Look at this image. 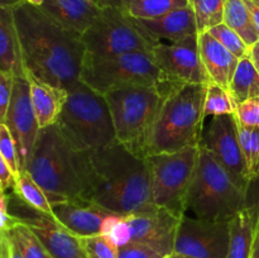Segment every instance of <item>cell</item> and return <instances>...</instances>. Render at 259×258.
I'll list each match as a JSON object with an SVG mask.
<instances>
[{
	"mask_svg": "<svg viewBox=\"0 0 259 258\" xmlns=\"http://www.w3.org/2000/svg\"><path fill=\"white\" fill-rule=\"evenodd\" d=\"M124 219L131 227L133 242L149 245L164 255L174 252L181 218L166 207L148 202L136 211L125 215Z\"/></svg>",
	"mask_w": 259,
	"mask_h": 258,
	"instance_id": "9a60e30c",
	"label": "cell"
},
{
	"mask_svg": "<svg viewBox=\"0 0 259 258\" xmlns=\"http://www.w3.org/2000/svg\"><path fill=\"white\" fill-rule=\"evenodd\" d=\"M245 4H247L248 10L250 13V17H252V22L254 24L255 29H257L259 34V4L255 3L254 0H244Z\"/></svg>",
	"mask_w": 259,
	"mask_h": 258,
	"instance_id": "ab89813d",
	"label": "cell"
},
{
	"mask_svg": "<svg viewBox=\"0 0 259 258\" xmlns=\"http://www.w3.org/2000/svg\"><path fill=\"white\" fill-rule=\"evenodd\" d=\"M200 146L207 149L220 166L229 174L233 181L248 192L252 177L243 153L234 114L205 118Z\"/></svg>",
	"mask_w": 259,
	"mask_h": 258,
	"instance_id": "8fae6325",
	"label": "cell"
},
{
	"mask_svg": "<svg viewBox=\"0 0 259 258\" xmlns=\"http://www.w3.org/2000/svg\"><path fill=\"white\" fill-rule=\"evenodd\" d=\"M91 2H94V3H96V4L99 5V0H91Z\"/></svg>",
	"mask_w": 259,
	"mask_h": 258,
	"instance_id": "681fc988",
	"label": "cell"
},
{
	"mask_svg": "<svg viewBox=\"0 0 259 258\" xmlns=\"http://www.w3.org/2000/svg\"><path fill=\"white\" fill-rule=\"evenodd\" d=\"M27 80L29 82L33 110L37 116L39 128H47L57 124L67 99V90L45 82L29 72H27Z\"/></svg>",
	"mask_w": 259,
	"mask_h": 258,
	"instance_id": "44dd1931",
	"label": "cell"
},
{
	"mask_svg": "<svg viewBox=\"0 0 259 258\" xmlns=\"http://www.w3.org/2000/svg\"><path fill=\"white\" fill-rule=\"evenodd\" d=\"M254 2H255V3H258V4H259V0H254Z\"/></svg>",
	"mask_w": 259,
	"mask_h": 258,
	"instance_id": "f907efd6",
	"label": "cell"
},
{
	"mask_svg": "<svg viewBox=\"0 0 259 258\" xmlns=\"http://www.w3.org/2000/svg\"><path fill=\"white\" fill-rule=\"evenodd\" d=\"M229 93L237 105L259 95V71L248 53L238 62L234 76L230 81Z\"/></svg>",
	"mask_w": 259,
	"mask_h": 258,
	"instance_id": "cb8c5ba5",
	"label": "cell"
},
{
	"mask_svg": "<svg viewBox=\"0 0 259 258\" xmlns=\"http://www.w3.org/2000/svg\"><path fill=\"white\" fill-rule=\"evenodd\" d=\"M57 125L77 151H96L118 142L105 96L81 80L67 89Z\"/></svg>",
	"mask_w": 259,
	"mask_h": 258,
	"instance_id": "5b68a950",
	"label": "cell"
},
{
	"mask_svg": "<svg viewBox=\"0 0 259 258\" xmlns=\"http://www.w3.org/2000/svg\"><path fill=\"white\" fill-rule=\"evenodd\" d=\"M237 104L233 100L229 90L210 81L206 86L204 103V116L234 114Z\"/></svg>",
	"mask_w": 259,
	"mask_h": 258,
	"instance_id": "f546056e",
	"label": "cell"
},
{
	"mask_svg": "<svg viewBox=\"0 0 259 258\" xmlns=\"http://www.w3.org/2000/svg\"><path fill=\"white\" fill-rule=\"evenodd\" d=\"M24 0H0V7L3 8H14Z\"/></svg>",
	"mask_w": 259,
	"mask_h": 258,
	"instance_id": "bcb514c9",
	"label": "cell"
},
{
	"mask_svg": "<svg viewBox=\"0 0 259 258\" xmlns=\"http://www.w3.org/2000/svg\"><path fill=\"white\" fill-rule=\"evenodd\" d=\"M9 234L17 242L23 258H52L37 235L23 223L15 220L13 227L10 228Z\"/></svg>",
	"mask_w": 259,
	"mask_h": 258,
	"instance_id": "f1b7e54d",
	"label": "cell"
},
{
	"mask_svg": "<svg viewBox=\"0 0 259 258\" xmlns=\"http://www.w3.org/2000/svg\"><path fill=\"white\" fill-rule=\"evenodd\" d=\"M116 141L144 158V144L162 101L161 86H136L106 94Z\"/></svg>",
	"mask_w": 259,
	"mask_h": 258,
	"instance_id": "ba28073f",
	"label": "cell"
},
{
	"mask_svg": "<svg viewBox=\"0 0 259 258\" xmlns=\"http://www.w3.org/2000/svg\"><path fill=\"white\" fill-rule=\"evenodd\" d=\"M229 222H207L184 215L174 252L194 258H227Z\"/></svg>",
	"mask_w": 259,
	"mask_h": 258,
	"instance_id": "5bb4252c",
	"label": "cell"
},
{
	"mask_svg": "<svg viewBox=\"0 0 259 258\" xmlns=\"http://www.w3.org/2000/svg\"><path fill=\"white\" fill-rule=\"evenodd\" d=\"M80 242L88 258H118V247L104 235L83 237Z\"/></svg>",
	"mask_w": 259,
	"mask_h": 258,
	"instance_id": "836d02e7",
	"label": "cell"
},
{
	"mask_svg": "<svg viewBox=\"0 0 259 258\" xmlns=\"http://www.w3.org/2000/svg\"><path fill=\"white\" fill-rule=\"evenodd\" d=\"M207 32L212 37L217 38L227 50H229L239 60L242 57H244L248 53V51H249V47L245 45V42L240 38V35L235 30H233L232 28L228 27L227 24H224V23H220V24L210 28Z\"/></svg>",
	"mask_w": 259,
	"mask_h": 258,
	"instance_id": "d6a6232c",
	"label": "cell"
},
{
	"mask_svg": "<svg viewBox=\"0 0 259 258\" xmlns=\"http://www.w3.org/2000/svg\"><path fill=\"white\" fill-rule=\"evenodd\" d=\"M15 182H17V179H15L14 174L0 153V186L5 192L13 191L15 187Z\"/></svg>",
	"mask_w": 259,
	"mask_h": 258,
	"instance_id": "f35d334b",
	"label": "cell"
},
{
	"mask_svg": "<svg viewBox=\"0 0 259 258\" xmlns=\"http://www.w3.org/2000/svg\"><path fill=\"white\" fill-rule=\"evenodd\" d=\"M248 55H249L250 60L254 63L255 68L259 71V39L254 45H252L249 47V51H248Z\"/></svg>",
	"mask_w": 259,
	"mask_h": 258,
	"instance_id": "ee69618b",
	"label": "cell"
},
{
	"mask_svg": "<svg viewBox=\"0 0 259 258\" xmlns=\"http://www.w3.org/2000/svg\"><path fill=\"white\" fill-rule=\"evenodd\" d=\"M259 204L247 205L229 222L227 258H249L257 228Z\"/></svg>",
	"mask_w": 259,
	"mask_h": 258,
	"instance_id": "603a6c76",
	"label": "cell"
},
{
	"mask_svg": "<svg viewBox=\"0 0 259 258\" xmlns=\"http://www.w3.org/2000/svg\"><path fill=\"white\" fill-rule=\"evenodd\" d=\"M167 81L207 85L210 78L201 62L199 34L171 43H158L151 51Z\"/></svg>",
	"mask_w": 259,
	"mask_h": 258,
	"instance_id": "4fadbf2b",
	"label": "cell"
},
{
	"mask_svg": "<svg viewBox=\"0 0 259 258\" xmlns=\"http://www.w3.org/2000/svg\"><path fill=\"white\" fill-rule=\"evenodd\" d=\"M8 249H9V234L0 230V258L8 257Z\"/></svg>",
	"mask_w": 259,
	"mask_h": 258,
	"instance_id": "7bdbcfd3",
	"label": "cell"
},
{
	"mask_svg": "<svg viewBox=\"0 0 259 258\" xmlns=\"http://www.w3.org/2000/svg\"><path fill=\"white\" fill-rule=\"evenodd\" d=\"M0 70L27 78L13 8L0 7Z\"/></svg>",
	"mask_w": 259,
	"mask_h": 258,
	"instance_id": "7402d4cb",
	"label": "cell"
},
{
	"mask_svg": "<svg viewBox=\"0 0 259 258\" xmlns=\"http://www.w3.org/2000/svg\"><path fill=\"white\" fill-rule=\"evenodd\" d=\"M249 258H259V214H258L257 228H255L254 242H253L252 252H250V257Z\"/></svg>",
	"mask_w": 259,
	"mask_h": 258,
	"instance_id": "f6af8a7d",
	"label": "cell"
},
{
	"mask_svg": "<svg viewBox=\"0 0 259 258\" xmlns=\"http://www.w3.org/2000/svg\"><path fill=\"white\" fill-rule=\"evenodd\" d=\"M206 86L175 81L162 83V101L147 136L144 158L199 146Z\"/></svg>",
	"mask_w": 259,
	"mask_h": 258,
	"instance_id": "3957f363",
	"label": "cell"
},
{
	"mask_svg": "<svg viewBox=\"0 0 259 258\" xmlns=\"http://www.w3.org/2000/svg\"><path fill=\"white\" fill-rule=\"evenodd\" d=\"M9 234V232H8ZM7 258H23L22 252H20L19 247H18L17 242L14 238L9 234V249H8V257Z\"/></svg>",
	"mask_w": 259,
	"mask_h": 258,
	"instance_id": "b9f144b4",
	"label": "cell"
},
{
	"mask_svg": "<svg viewBox=\"0 0 259 258\" xmlns=\"http://www.w3.org/2000/svg\"><path fill=\"white\" fill-rule=\"evenodd\" d=\"M223 23L240 35L245 45L250 47L259 39V34L252 22V17L244 0H227Z\"/></svg>",
	"mask_w": 259,
	"mask_h": 258,
	"instance_id": "d4e9b609",
	"label": "cell"
},
{
	"mask_svg": "<svg viewBox=\"0 0 259 258\" xmlns=\"http://www.w3.org/2000/svg\"><path fill=\"white\" fill-rule=\"evenodd\" d=\"M129 0H99V5L101 8H115V9L125 10Z\"/></svg>",
	"mask_w": 259,
	"mask_h": 258,
	"instance_id": "60d3db41",
	"label": "cell"
},
{
	"mask_svg": "<svg viewBox=\"0 0 259 258\" xmlns=\"http://www.w3.org/2000/svg\"><path fill=\"white\" fill-rule=\"evenodd\" d=\"M14 76L7 71L0 70V124H4L10 100H12Z\"/></svg>",
	"mask_w": 259,
	"mask_h": 258,
	"instance_id": "74e56055",
	"label": "cell"
},
{
	"mask_svg": "<svg viewBox=\"0 0 259 258\" xmlns=\"http://www.w3.org/2000/svg\"><path fill=\"white\" fill-rule=\"evenodd\" d=\"M111 212L108 210L82 199L52 204V215L55 219L78 238L100 234L103 220Z\"/></svg>",
	"mask_w": 259,
	"mask_h": 258,
	"instance_id": "e0dca14e",
	"label": "cell"
},
{
	"mask_svg": "<svg viewBox=\"0 0 259 258\" xmlns=\"http://www.w3.org/2000/svg\"><path fill=\"white\" fill-rule=\"evenodd\" d=\"M238 134L252 181H259V128L238 124Z\"/></svg>",
	"mask_w": 259,
	"mask_h": 258,
	"instance_id": "4dcf8cb0",
	"label": "cell"
},
{
	"mask_svg": "<svg viewBox=\"0 0 259 258\" xmlns=\"http://www.w3.org/2000/svg\"><path fill=\"white\" fill-rule=\"evenodd\" d=\"M13 12L27 72L65 90L77 82L86 55L81 35L61 28L25 2Z\"/></svg>",
	"mask_w": 259,
	"mask_h": 258,
	"instance_id": "6da1fadb",
	"label": "cell"
},
{
	"mask_svg": "<svg viewBox=\"0 0 259 258\" xmlns=\"http://www.w3.org/2000/svg\"><path fill=\"white\" fill-rule=\"evenodd\" d=\"M38 8L61 28L78 35L94 24L103 9L91 0H46Z\"/></svg>",
	"mask_w": 259,
	"mask_h": 258,
	"instance_id": "ac0fdd59",
	"label": "cell"
},
{
	"mask_svg": "<svg viewBox=\"0 0 259 258\" xmlns=\"http://www.w3.org/2000/svg\"><path fill=\"white\" fill-rule=\"evenodd\" d=\"M199 48L201 62L210 81L229 90L239 58L227 50L207 30L199 33Z\"/></svg>",
	"mask_w": 259,
	"mask_h": 258,
	"instance_id": "ffe728a7",
	"label": "cell"
},
{
	"mask_svg": "<svg viewBox=\"0 0 259 258\" xmlns=\"http://www.w3.org/2000/svg\"><path fill=\"white\" fill-rule=\"evenodd\" d=\"M164 258H194V257H190V255H186V254H181V253L172 252L169 253L168 255H166Z\"/></svg>",
	"mask_w": 259,
	"mask_h": 258,
	"instance_id": "7dc6e473",
	"label": "cell"
},
{
	"mask_svg": "<svg viewBox=\"0 0 259 258\" xmlns=\"http://www.w3.org/2000/svg\"><path fill=\"white\" fill-rule=\"evenodd\" d=\"M166 255L159 250L138 242H129L118 248V258H164Z\"/></svg>",
	"mask_w": 259,
	"mask_h": 258,
	"instance_id": "8d00e7d4",
	"label": "cell"
},
{
	"mask_svg": "<svg viewBox=\"0 0 259 258\" xmlns=\"http://www.w3.org/2000/svg\"><path fill=\"white\" fill-rule=\"evenodd\" d=\"M234 115L239 125L259 128V95L238 104Z\"/></svg>",
	"mask_w": 259,
	"mask_h": 258,
	"instance_id": "d590c367",
	"label": "cell"
},
{
	"mask_svg": "<svg viewBox=\"0 0 259 258\" xmlns=\"http://www.w3.org/2000/svg\"><path fill=\"white\" fill-rule=\"evenodd\" d=\"M247 194L214 156L200 146L199 161L187 192L184 215L207 222H229L247 206Z\"/></svg>",
	"mask_w": 259,
	"mask_h": 258,
	"instance_id": "8992f818",
	"label": "cell"
},
{
	"mask_svg": "<svg viewBox=\"0 0 259 258\" xmlns=\"http://www.w3.org/2000/svg\"><path fill=\"white\" fill-rule=\"evenodd\" d=\"M199 153L200 146H194L146 157L151 202L166 207L177 217H184L185 201L194 180Z\"/></svg>",
	"mask_w": 259,
	"mask_h": 258,
	"instance_id": "9c48e42d",
	"label": "cell"
},
{
	"mask_svg": "<svg viewBox=\"0 0 259 258\" xmlns=\"http://www.w3.org/2000/svg\"><path fill=\"white\" fill-rule=\"evenodd\" d=\"M24 2L28 3V4H30V5H34V7H40V5H42L46 0H24Z\"/></svg>",
	"mask_w": 259,
	"mask_h": 258,
	"instance_id": "c3c4849f",
	"label": "cell"
},
{
	"mask_svg": "<svg viewBox=\"0 0 259 258\" xmlns=\"http://www.w3.org/2000/svg\"><path fill=\"white\" fill-rule=\"evenodd\" d=\"M225 2L227 0H189V5L195 13L199 33L206 32L223 23Z\"/></svg>",
	"mask_w": 259,
	"mask_h": 258,
	"instance_id": "83f0119b",
	"label": "cell"
},
{
	"mask_svg": "<svg viewBox=\"0 0 259 258\" xmlns=\"http://www.w3.org/2000/svg\"><path fill=\"white\" fill-rule=\"evenodd\" d=\"M80 80L101 95L136 86H161L167 81L151 52L116 56L86 53Z\"/></svg>",
	"mask_w": 259,
	"mask_h": 258,
	"instance_id": "52a82bcc",
	"label": "cell"
},
{
	"mask_svg": "<svg viewBox=\"0 0 259 258\" xmlns=\"http://www.w3.org/2000/svg\"><path fill=\"white\" fill-rule=\"evenodd\" d=\"M83 200L123 217L151 202L146 158L119 142L86 152Z\"/></svg>",
	"mask_w": 259,
	"mask_h": 258,
	"instance_id": "7a4b0ae2",
	"label": "cell"
},
{
	"mask_svg": "<svg viewBox=\"0 0 259 258\" xmlns=\"http://www.w3.org/2000/svg\"><path fill=\"white\" fill-rule=\"evenodd\" d=\"M189 5V0H129L124 12L134 19H156Z\"/></svg>",
	"mask_w": 259,
	"mask_h": 258,
	"instance_id": "484cf974",
	"label": "cell"
},
{
	"mask_svg": "<svg viewBox=\"0 0 259 258\" xmlns=\"http://www.w3.org/2000/svg\"><path fill=\"white\" fill-rule=\"evenodd\" d=\"M8 210L15 220L30 228L52 258H88L80 238L68 232L53 215L29 206L13 191L8 194Z\"/></svg>",
	"mask_w": 259,
	"mask_h": 258,
	"instance_id": "7c38bea8",
	"label": "cell"
},
{
	"mask_svg": "<svg viewBox=\"0 0 259 258\" xmlns=\"http://www.w3.org/2000/svg\"><path fill=\"white\" fill-rule=\"evenodd\" d=\"M86 151L65 139L57 124L42 128L24 171L39 185L51 204L82 199L85 195Z\"/></svg>",
	"mask_w": 259,
	"mask_h": 258,
	"instance_id": "277c9868",
	"label": "cell"
},
{
	"mask_svg": "<svg viewBox=\"0 0 259 258\" xmlns=\"http://www.w3.org/2000/svg\"><path fill=\"white\" fill-rule=\"evenodd\" d=\"M137 22L157 45L177 42L190 35L199 34L195 13L190 5L156 19H137Z\"/></svg>",
	"mask_w": 259,
	"mask_h": 258,
	"instance_id": "d6986e66",
	"label": "cell"
},
{
	"mask_svg": "<svg viewBox=\"0 0 259 258\" xmlns=\"http://www.w3.org/2000/svg\"><path fill=\"white\" fill-rule=\"evenodd\" d=\"M4 124L10 131L17 144L20 171H24L40 131L37 116L33 110L29 82L27 78L14 77L12 100Z\"/></svg>",
	"mask_w": 259,
	"mask_h": 258,
	"instance_id": "2e32d148",
	"label": "cell"
},
{
	"mask_svg": "<svg viewBox=\"0 0 259 258\" xmlns=\"http://www.w3.org/2000/svg\"><path fill=\"white\" fill-rule=\"evenodd\" d=\"M2 190H3V189H2V186H0V191H2ZM3 191H4V190H3Z\"/></svg>",
	"mask_w": 259,
	"mask_h": 258,
	"instance_id": "816d5d0a",
	"label": "cell"
},
{
	"mask_svg": "<svg viewBox=\"0 0 259 258\" xmlns=\"http://www.w3.org/2000/svg\"><path fill=\"white\" fill-rule=\"evenodd\" d=\"M13 192L19 196L25 204L34 207L35 210L52 215V204L50 199L42 187L33 180V177L27 171H20V174L18 175Z\"/></svg>",
	"mask_w": 259,
	"mask_h": 258,
	"instance_id": "4316f807",
	"label": "cell"
},
{
	"mask_svg": "<svg viewBox=\"0 0 259 258\" xmlns=\"http://www.w3.org/2000/svg\"><path fill=\"white\" fill-rule=\"evenodd\" d=\"M88 55L116 56L151 52L157 45L137 19L121 9L103 8L94 24L81 35Z\"/></svg>",
	"mask_w": 259,
	"mask_h": 258,
	"instance_id": "30bf717a",
	"label": "cell"
},
{
	"mask_svg": "<svg viewBox=\"0 0 259 258\" xmlns=\"http://www.w3.org/2000/svg\"><path fill=\"white\" fill-rule=\"evenodd\" d=\"M100 234L108 238L115 247L120 248L132 242V230L123 215L109 214L101 224Z\"/></svg>",
	"mask_w": 259,
	"mask_h": 258,
	"instance_id": "1f68e13d",
	"label": "cell"
},
{
	"mask_svg": "<svg viewBox=\"0 0 259 258\" xmlns=\"http://www.w3.org/2000/svg\"><path fill=\"white\" fill-rule=\"evenodd\" d=\"M0 153L9 164L10 169L14 174L15 179L20 174L19 158H18L17 144L12 133L5 124H0Z\"/></svg>",
	"mask_w": 259,
	"mask_h": 258,
	"instance_id": "e575fe53",
	"label": "cell"
}]
</instances>
